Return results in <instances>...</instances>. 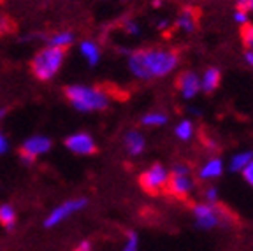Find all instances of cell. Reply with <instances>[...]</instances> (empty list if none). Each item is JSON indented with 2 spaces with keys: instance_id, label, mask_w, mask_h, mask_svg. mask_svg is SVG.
<instances>
[{
  "instance_id": "1",
  "label": "cell",
  "mask_w": 253,
  "mask_h": 251,
  "mask_svg": "<svg viewBox=\"0 0 253 251\" xmlns=\"http://www.w3.org/2000/svg\"><path fill=\"white\" fill-rule=\"evenodd\" d=\"M128 72L139 81L162 79L172 74L179 67V55L172 49L164 47H146L135 49L126 55Z\"/></svg>"
},
{
  "instance_id": "28",
  "label": "cell",
  "mask_w": 253,
  "mask_h": 251,
  "mask_svg": "<svg viewBox=\"0 0 253 251\" xmlns=\"http://www.w3.org/2000/svg\"><path fill=\"white\" fill-rule=\"evenodd\" d=\"M74 251H93V246H91V243L88 239H83L74 248Z\"/></svg>"
},
{
  "instance_id": "31",
  "label": "cell",
  "mask_w": 253,
  "mask_h": 251,
  "mask_svg": "<svg viewBox=\"0 0 253 251\" xmlns=\"http://www.w3.org/2000/svg\"><path fill=\"white\" fill-rule=\"evenodd\" d=\"M236 5H237L239 9H248L250 0H236Z\"/></svg>"
},
{
  "instance_id": "4",
  "label": "cell",
  "mask_w": 253,
  "mask_h": 251,
  "mask_svg": "<svg viewBox=\"0 0 253 251\" xmlns=\"http://www.w3.org/2000/svg\"><path fill=\"white\" fill-rule=\"evenodd\" d=\"M88 206V200L84 197H74V199L63 200L62 204H58L56 208H53L47 212V216L44 218V228H55L58 225H62L65 220L76 216L78 212H81Z\"/></svg>"
},
{
  "instance_id": "15",
  "label": "cell",
  "mask_w": 253,
  "mask_h": 251,
  "mask_svg": "<svg viewBox=\"0 0 253 251\" xmlns=\"http://www.w3.org/2000/svg\"><path fill=\"white\" fill-rule=\"evenodd\" d=\"M221 83V72L216 67H208L201 74V91L204 93H213Z\"/></svg>"
},
{
  "instance_id": "11",
  "label": "cell",
  "mask_w": 253,
  "mask_h": 251,
  "mask_svg": "<svg viewBox=\"0 0 253 251\" xmlns=\"http://www.w3.org/2000/svg\"><path fill=\"white\" fill-rule=\"evenodd\" d=\"M223 170H225L223 160L218 157H210L201 167H199L197 177L201 181H214V179H218V177H221Z\"/></svg>"
},
{
  "instance_id": "33",
  "label": "cell",
  "mask_w": 253,
  "mask_h": 251,
  "mask_svg": "<svg viewBox=\"0 0 253 251\" xmlns=\"http://www.w3.org/2000/svg\"><path fill=\"white\" fill-rule=\"evenodd\" d=\"M4 30V20H2V18H0V32Z\"/></svg>"
},
{
  "instance_id": "24",
  "label": "cell",
  "mask_w": 253,
  "mask_h": 251,
  "mask_svg": "<svg viewBox=\"0 0 253 251\" xmlns=\"http://www.w3.org/2000/svg\"><path fill=\"white\" fill-rule=\"evenodd\" d=\"M232 18H234V21L239 25V27H245V25L250 23V11H248V9H239V7H237L236 11H234Z\"/></svg>"
},
{
  "instance_id": "29",
  "label": "cell",
  "mask_w": 253,
  "mask_h": 251,
  "mask_svg": "<svg viewBox=\"0 0 253 251\" xmlns=\"http://www.w3.org/2000/svg\"><path fill=\"white\" fill-rule=\"evenodd\" d=\"M155 27L158 28V30H166L167 27H169V20H166V18H160V20L157 21V25Z\"/></svg>"
},
{
  "instance_id": "20",
  "label": "cell",
  "mask_w": 253,
  "mask_h": 251,
  "mask_svg": "<svg viewBox=\"0 0 253 251\" xmlns=\"http://www.w3.org/2000/svg\"><path fill=\"white\" fill-rule=\"evenodd\" d=\"M16 220H18V214H16V209L12 204H0V225L5 228V230H12L16 227Z\"/></svg>"
},
{
  "instance_id": "14",
  "label": "cell",
  "mask_w": 253,
  "mask_h": 251,
  "mask_svg": "<svg viewBox=\"0 0 253 251\" xmlns=\"http://www.w3.org/2000/svg\"><path fill=\"white\" fill-rule=\"evenodd\" d=\"M79 53L83 56V60L88 63L90 67L99 65L100 58H102V51H100V46L95 41L91 39H84L79 42Z\"/></svg>"
},
{
  "instance_id": "32",
  "label": "cell",
  "mask_w": 253,
  "mask_h": 251,
  "mask_svg": "<svg viewBox=\"0 0 253 251\" xmlns=\"http://www.w3.org/2000/svg\"><path fill=\"white\" fill-rule=\"evenodd\" d=\"M248 11L253 12V0H250V5H248Z\"/></svg>"
},
{
  "instance_id": "8",
  "label": "cell",
  "mask_w": 253,
  "mask_h": 251,
  "mask_svg": "<svg viewBox=\"0 0 253 251\" xmlns=\"http://www.w3.org/2000/svg\"><path fill=\"white\" fill-rule=\"evenodd\" d=\"M53 141L47 135L42 133H36V135H30L21 142L20 148V158L25 165H32L39 157H44L51 151Z\"/></svg>"
},
{
  "instance_id": "12",
  "label": "cell",
  "mask_w": 253,
  "mask_h": 251,
  "mask_svg": "<svg viewBox=\"0 0 253 251\" xmlns=\"http://www.w3.org/2000/svg\"><path fill=\"white\" fill-rule=\"evenodd\" d=\"M123 146L130 157H141L146 149V137L139 130H128L123 135Z\"/></svg>"
},
{
  "instance_id": "5",
  "label": "cell",
  "mask_w": 253,
  "mask_h": 251,
  "mask_svg": "<svg viewBox=\"0 0 253 251\" xmlns=\"http://www.w3.org/2000/svg\"><path fill=\"white\" fill-rule=\"evenodd\" d=\"M194 214V223L199 230H213L216 227H221L225 221V214L223 209L218 208L216 204L211 202H199L192 209Z\"/></svg>"
},
{
  "instance_id": "9",
  "label": "cell",
  "mask_w": 253,
  "mask_h": 251,
  "mask_svg": "<svg viewBox=\"0 0 253 251\" xmlns=\"http://www.w3.org/2000/svg\"><path fill=\"white\" fill-rule=\"evenodd\" d=\"M65 148L71 153L78 155V157H90L97 151V142H95L93 135L88 132H74L65 137L63 141Z\"/></svg>"
},
{
  "instance_id": "7",
  "label": "cell",
  "mask_w": 253,
  "mask_h": 251,
  "mask_svg": "<svg viewBox=\"0 0 253 251\" xmlns=\"http://www.w3.org/2000/svg\"><path fill=\"white\" fill-rule=\"evenodd\" d=\"M169 179L170 169H167L166 165L162 164H153L139 176V185L148 193H160L164 190H167Z\"/></svg>"
},
{
  "instance_id": "26",
  "label": "cell",
  "mask_w": 253,
  "mask_h": 251,
  "mask_svg": "<svg viewBox=\"0 0 253 251\" xmlns=\"http://www.w3.org/2000/svg\"><path fill=\"white\" fill-rule=\"evenodd\" d=\"M241 176H243V179L246 181V185L253 188V160L250 162L248 165H246V169L241 172Z\"/></svg>"
},
{
  "instance_id": "22",
  "label": "cell",
  "mask_w": 253,
  "mask_h": 251,
  "mask_svg": "<svg viewBox=\"0 0 253 251\" xmlns=\"http://www.w3.org/2000/svg\"><path fill=\"white\" fill-rule=\"evenodd\" d=\"M241 39H243V42H245L246 49L253 51V25L252 23L241 27Z\"/></svg>"
},
{
  "instance_id": "19",
  "label": "cell",
  "mask_w": 253,
  "mask_h": 251,
  "mask_svg": "<svg viewBox=\"0 0 253 251\" xmlns=\"http://www.w3.org/2000/svg\"><path fill=\"white\" fill-rule=\"evenodd\" d=\"M174 135H176V139L181 142H188L194 139L195 135V125L192 120L188 118H183L179 120L178 123H176V126H174Z\"/></svg>"
},
{
  "instance_id": "21",
  "label": "cell",
  "mask_w": 253,
  "mask_h": 251,
  "mask_svg": "<svg viewBox=\"0 0 253 251\" xmlns=\"http://www.w3.org/2000/svg\"><path fill=\"white\" fill-rule=\"evenodd\" d=\"M123 30H125L126 36H130V37H137L141 36V25L137 23L135 20H132V18H126L125 21H123Z\"/></svg>"
},
{
  "instance_id": "30",
  "label": "cell",
  "mask_w": 253,
  "mask_h": 251,
  "mask_svg": "<svg viewBox=\"0 0 253 251\" xmlns=\"http://www.w3.org/2000/svg\"><path fill=\"white\" fill-rule=\"evenodd\" d=\"M245 62L248 63V65L253 69V51H248V49H246V53H245Z\"/></svg>"
},
{
  "instance_id": "18",
  "label": "cell",
  "mask_w": 253,
  "mask_h": 251,
  "mask_svg": "<svg viewBox=\"0 0 253 251\" xmlns=\"http://www.w3.org/2000/svg\"><path fill=\"white\" fill-rule=\"evenodd\" d=\"M169 123V116L164 111H150L141 116V125L148 128H160Z\"/></svg>"
},
{
  "instance_id": "6",
  "label": "cell",
  "mask_w": 253,
  "mask_h": 251,
  "mask_svg": "<svg viewBox=\"0 0 253 251\" xmlns=\"http://www.w3.org/2000/svg\"><path fill=\"white\" fill-rule=\"evenodd\" d=\"M195 183L194 177L190 174L188 165L185 164H176L170 169V179L167 185V192L176 199H186L190 193L194 192Z\"/></svg>"
},
{
  "instance_id": "2",
  "label": "cell",
  "mask_w": 253,
  "mask_h": 251,
  "mask_svg": "<svg viewBox=\"0 0 253 251\" xmlns=\"http://www.w3.org/2000/svg\"><path fill=\"white\" fill-rule=\"evenodd\" d=\"M69 104L78 113H100L111 106V97L106 90L90 84H71L65 88Z\"/></svg>"
},
{
  "instance_id": "16",
  "label": "cell",
  "mask_w": 253,
  "mask_h": 251,
  "mask_svg": "<svg viewBox=\"0 0 253 251\" xmlns=\"http://www.w3.org/2000/svg\"><path fill=\"white\" fill-rule=\"evenodd\" d=\"M253 160V151L252 149H245V151H237L230 157L229 160V170L232 174H241L246 169V165Z\"/></svg>"
},
{
  "instance_id": "3",
  "label": "cell",
  "mask_w": 253,
  "mask_h": 251,
  "mask_svg": "<svg viewBox=\"0 0 253 251\" xmlns=\"http://www.w3.org/2000/svg\"><path fill=\"white\" fill-rule=\"evenodd\" d=\"M65 62V49L53 46H44L42 49L34 55L32 58V72L41 81H51L62 71V65Z\"/></svg>"
},
{
  "instance_id": "27",
  "label": "cell",
  "mask_w": 253,
  "mask_h": 251,
  "mask_svg": "<svg viewBox=\"0 0 253 251\" xmlns=\"http://www.w3.org/2000/svg\"><path fill=\"white\" fill-rule=\"evenodd\" d=\"M9 151V139L5 137V133L0 130V157Z\"/></svg>"
},
{
  "instance_id": "10",
  "label": "cell",
  "mask_w": 253,
  "mask_h": 251,
  "mask_svg": "<svg viewBox=\"0 0 253 251\" xmlns=\"http://www.w3.org/2000/svg\"><path fill=\"white\" fill-rule=\"evenodd\" d=\"M178 91L185 100H194L201 93V76L194 71H185L178 76Z\"/></svg>"
},
{
  "instance_id": "23",
  "label": "cell",
  "mask_w": 253,
  "mask_h": 251,
  "mask_svg": "<svg viewBox=\"0 0 253 251\" xmlns=\"http://www.w3.org/2000/svg\"><path fill=\"white\" fill-rule=\"evenodd\" d=\"M122 251H139V236L135 232H128L126 234V239L123 243Z\"/></svg>"
},
{
  "instance_id": "13",
  "label": "cell",
  "mask_w": 253,
  "mask_h": 251,
  "mask_svg": "<svg viewBox=\"0 0 253 251\" xmlns=\"http://www.w3.org/2000/svg\"><path fill=\"white\" fill-rule=\"evenodd\" d=\"M174 27L178 28L179 32L190 36V34H194L197 30V16H195L194 9H183L179 11V14L176 16V20H174Z\"/></svg>"
},
{
  "instance_id": "25",
  "label": "cell",
  "mask_w": 253,
  "mask_h": 251,
  "mask_svg": "<svg viewBox=\"0 0 253 251\" xmlns=\"http://www.w3.org/2000/svg\"><path fill=\"white\" fill-rule=\"evenodd\" d=\"M204 199H206V202L216 204L218 199H220V190H218V186H214V185L208 186V188L204 190Z\"/></svg>"
},
{
  "instance_id": "17",
  "label": "cell",
  "mask_w": 253,
  "mask_h": 251,
  "mask_svg": "<svg viewBox=\"0 0 253 251\" xmlns=\"http://www.w3.org/2000/svg\"><path fill=\"white\" fill-rule=\"evenodd\" d=\"M74 34L69 30H60L51 34L49 37H46V42L47 46H53V47H60V49H67L69 46L74 44Z\"/></svg>"
},
{
  "instance_id": "34",
  "label": "cell",
  "mask_w": 253,
  "mask_h": 251,
  "mask_svg": "<svg viewBox=\"0 0 253 251\" xmlns=\"http://www.w3.org/2000/svg\"><path fill=\"white\" fill-rule=\"evenodd\" d=\"M4 116H5V111H4V109H0V120L4 118Z\"/></svg>"
}]
</instances>
